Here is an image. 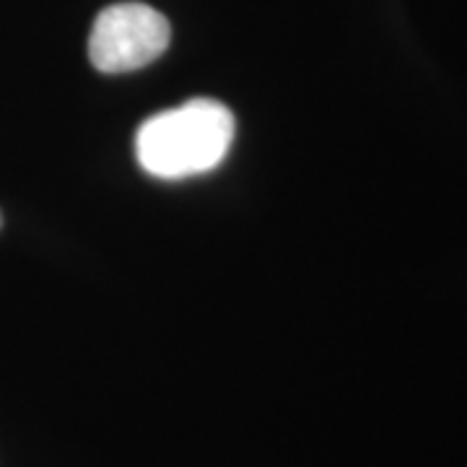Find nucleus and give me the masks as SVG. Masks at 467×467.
<instances>
[{
    "mask_svg": "<svg viewBox=\"0 0 467 467\" xmlns=\"http://www.w3.org/2000/svg\"><path fill=\"white\" fill-rule=\"evenodd\" d=\"M169 39L171 26L156 8L146 3H115L94 21L88 57L101 73H133L161 57Z\"/></svg>",
    "mask_w": 467,
    "mask_h": 467,
    "instance_id": "2",
    "label": "nucleus"
},
{
    "mask_svg": "<svg viewBox=\"0 0 467 467\" xmlns=\"http://www.w3.org/2000/svg\"><path fill=\"white\" fill-rule=\"evenodd\" d=\"M0 223H3V218H0Z\"/></svg>",
    "mask_w": 467,
    "mask_h": 467,
    "instance_id": "3",
    "label": "nucleus"
},
{
    "mask_svg": "<svg viewBox=\"0 0 467 467\" xmlns=\"http://www.w3.org/2000/svg\"><path fill=\"white\" fill-rule=\"evenodd\" d=\"M232 109L216 99H190L149 117L135 133V159L159 180H187L213 169L234 143Z\"/></svg>",
    "mask_w": 467,
    "mask_h": 467,
    "instance_id": "1",
    "label": "nucleus"
}]
</instances>
